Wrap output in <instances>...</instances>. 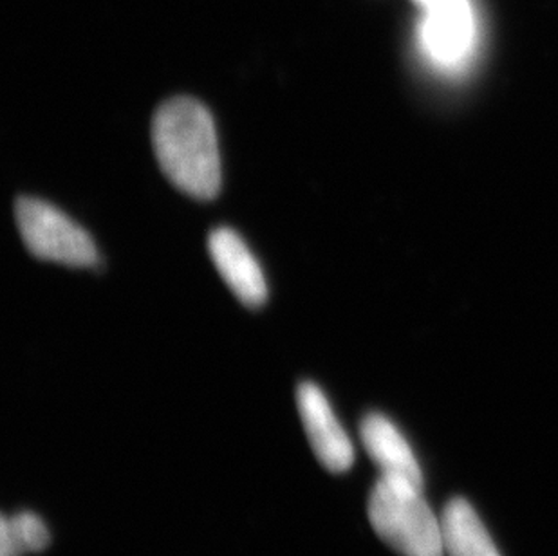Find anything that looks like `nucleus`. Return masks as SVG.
<instances>
[{"mask_svg": "<svg viewBox=\"0 0 558 556\" xmlns=\"http://www.w3.org/2000/svg\"><path fill=\"white\" fill-rule=\"evenodd\" d=\"M442 546L448 556H500L469 500L452 499L442 509Z\"/></svg>", "mask_w": 558, "mask_h": 556, "instance_id": "8", "label": "nucleus"}, {"mask_svg": "<svg viewBox=\"0 0 558 556\" xmlns=\"http://www.w3.org/2000/svg\"><path fill=\"white\" fill-rule=\"evenodd\" d=\"M362 442L385 478L403 479L423 488V473L411 445L385 415H365L360 426Z\"/></svg>", "mask_w": 558, "mask_h": 556, "instance_id": "7", "label": "nucleus"}, {"mask_svg": "<svg viewBox=\"0 0 558 556\" xmlns=\"http://www.w3.org/2000/svg\"><path fill=\"white\" fill-rule=\"evenodd\" d=\"M208 252L228 288L244 305L258 307L268 299V283L248 244L232 228H217L208 237Z\"/></svg>", "mask_w": 558, "mask_h": 556, "instance_id": "6", "label": "nucleus"}, {"mask_svg": "<svg viewBox=\"0 0 558 556\" xmlns=\"http://www.w3.org/2000/svg\"><path fill=\"white\" fill-rule=\"evenodd\" d=\"M153 145L159 167L194 200H214L221 190V156L210 112L192 98L165 101L154 116Z\"/></svg>", "mask_w": 558, "mask_h": 556, "instance_id": "1", "label": "nucleus"}, {"mask_svg": "<svg viewBox=\"0 0 558 556\" xmlns=\"http://www.w3.org/2000/svg\"><path fill=\"white\" fill-rule=\"evenodd\" d=\"M296 404L311 448L322 467L332 473L348 472L354 462L353 443L338 423L324 392L315 384L304 382L296 389Z\"/></svg>", "mask_w": 558, "mask_h": 556, "instance_id": "5", "label": "nucleus"}, {"mask_svg": "<svg viewBox=\"0 0 558 556\" xmlns=\"http://www.w3.org/2000/svg\"><path fill=\"white\" fill-rule=\"evenodd\" d=\"M49 544V531L35 513H19L0 522V556L38 553Z\"/></svg>", "mask_w": 558, "mask_h": 556, "instance_id": "9", "label": "nucleus"}, {"mask_svg": "<svg viewBox=\"0 0 558 556\" xmlns=\"http://www.w3.org/2000/svg\"><path fill=\"white\" fill-rule=\"evenodd\" d=\"M15 214L22 241L35 257L73 268H87L98 261L89 233L46 201L21 197Z\"/></svg>", "mask_w": 558, "mask_h": 556, "instance_id": "3", "label": "nucleus"}, {"mask_svg": "<svg viewBox=\"0 0 558 556\" xmlns=\"http://www.w3.org/2000/svg\"><path fill=\"white\" fill-rule=\"evenodd\" d=\"M367 513L379 539L401 556H445L441 520L416 484L381 475Z\"/></svg>", "mask_w": 558, "mask_h": 556, "instance_id": "2", "label": "nucleus"}, {"mask_svg": "<svg viewBox=\"0 0 558 556\" xmlns=\"http://www.w3.org/2000/svg\"><path fill=\"white\" fill-rule=\"evenodd\" d=\"M474 10L470 0H442L425 10L420 24V46L430 62L452 68L463 62L475 46Z\"/></svg>", "mask_w": 558, "mask_h": 556, "instance_id": "4", "label": "nucleus"}]
</instances>
